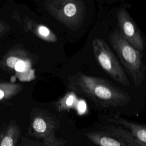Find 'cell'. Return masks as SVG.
<instances>
[{"label": "cell", "mask_w": 146, "mask_h": 146, "mask_svg": "<svg viewBox=\"0 0 146 146\" xmlns=\"http://www.w3.org/2000/svg\"><path fill=\"white\" fill-rule=\"evenodd\" d=\"M67 87L72 92L82 95L104 108L124 106L131 100L128 92L112 82L80 72L68 78Z\"/></svg>", "instance_id": "6da1fadb"}, {"label": "cell", "mask_w": 146, "mask_h": 146, "mask_svg": "<svg viewBox=\"0 0 146 146\" xmlns=\"http://www.w3.org/2000/svg\"><path fill=\"white\" fill-rule=\"evenodd\" d=\"M109 40L120 63L132 79L134 86L136 87H139L145 76V67L143 61L142 52L124 40L117 30L110 34Z\"/></svg>", "instance_id": "7a4b0ae2"}, {"label": "cell", "mask_w": 146, "mask_h": 146, "mask_svg": "<svg viewBox=\"0 0 146 146\" xmlns=\"http://www.w3.org/2000/svg\"><path fill=\"white\" fill-rule=\"evenodd\" d=\"M59 120L53 113L40 109L35 110L31 117L28 135L42 142V146H66V140L56 136Z\"/></svg>", "instance_id": "3957f363"}, {"label": "cell", "mask_w": 146, "mask_h": 146, "mask_svg": "<svg viewBox=\"0 0 146 146\" xmlns=\"http://www.w3.org/2000/svg\"><path fill=\"white\" fill-rule=\"evenodd\" d=\"M43 6L57 21L72 30L79 29L84 21L86 6L82 0H47Z\"/></svg>", "instance_id": "277c9868"}, {"label": "cell", "mask_w": 146, "mask_h": 146, "mask_svg": "<svg viewBox=\"0 0 146 146\" xmlns=\"http://www.w3.org/2000/svg\"><path fill=\"white\" fill-rule=\"evenodd\" d=\"M92 46L95 59L104 72L121 85L129 86L124 68L107 43L101 38H95Z\"/></svg>", "instance_id": "5b68a950"}, {"label": "cell", "mask_w": 146, "mask_h": 146, "mask_svg": "<svg viewBox=\"0 0 146 146\" xmlns=\"http://www.w3.org/2000/svg\"><path fill=\"white\" fill-rule=\"evenodd\" d=\"M85 135L99 146H142L128 129L119 125H108Z\"/></svg>", "instance_id": "8992f818"}, {"label": "cell", "mask_w": 146, "mask_h": 146, "mask_svg": "<svg viewBox=\"0 0 146 146\" xmlns=\"http://www.w3.org/2000/svg\"><path fill=\"white\" fill-rule=\"evenodd\" d=\"M118 32L133 48L142 52L145 43L141 34L133 19L125 8H120L116 14Z\"/></svg>", "instance_id": "52a82bcc"}, {"label": "cell", "mask_w": 146, "mask_h": 146, "mask_svg": "<svg viewBox=\"0 0 146 146\" xmlns=\"http://www.w3.org/2000/svg\"><path fill=\"white\" fill-rule=\"evenodd\" d=\"M108 121L121 125L128 129L142 146H146V127L145 125L130 121L119 116L109 117Z\"/></svg>", "instance_id": "ba28073f"}, {"label": "cell", "mask_w": 146, "mask_h": 146, "mask_svg": "<svg viewBox=\"0 0 146 146\" xmlns=\"http://www.w3.org/2000/svg\"><path fill=\"white\" fill-rule=\"evenodd\" d=\"M29 29L39 38L49 43L56 42V35L47 26L35 22L30 23Z\"/></svg>", "instance_id": "9c48e42d"}, {"label": "cell", "mask_w": 146, "mask_h": 146, "mask_svg": "<svg viewBox=\"0 0 146 146\" xmlns=\"http://www.w3.org/2000/svg\"><path fill=\"white\" fill-rule=\"evenodd\" d=\"M20 136L18 128L10 127L0 139V146H17Z\"/></svg>", "instance_id": "30bf717a"}, {"label": "cell", "mask_w": 146, "mask_h": 146, "mask_svg": "<svg viewBox=\"0 0 146 146\" xmlns=\"http://www.w3.org/2000/svg\"><path fill=\"white\" fill-rule=\"evenodd\" d=\"M76 102V97L74 92L67 93L63 98L58 100L56 103V106L59 111L68 110L73 107Z\"/></svg>", "instance_id": "8fae6325"}, {"label": "cell", "mask_w": 146, "mask_h": 146, "mask_svg": "<svg viewBox=\"0 0 146 146\" xmlns=\"http://www.w3.org/2000/svg\"><path fill=\"white\" fill-rule=\"evenodd\" d=\"M17 146H42V144L38 140L24 137L20 143L17 144Z\"/></svg>", "instance_id": "7c38bea8"}, {"label": "cell", "mask_w": 146, "mask_h": 146, "mask_svg": "<svg viewBox=\"0 0 146 146\" xmlns=\"http://www.w3.org/2000/svg\"><path fill=\"white\" fill-rule=\"evenodd\" d=\"M21 59L19 58H18L17 57H15V56H10L9 57L7 60H6V63H7V65L12 68H14L15 67V66L16 64V63L19 61Z\"/></svg>", "instance_id": "4fadbf2b"}, {"label": "cell", "mask_w": 146, "mask_h": 146, "mask_svg": "<svg viewBox=\"0 0 146 146\" xmlns=\"http://www.w3.org/2000/svg\"><path fill=\"white\" fill-rule=\"evenodd\" d=\"M4 96V93L3 92V91H2L1 90H0V99H1Z\"/></svg>", "instance_id": "5bb4252c"}]
</instances>
